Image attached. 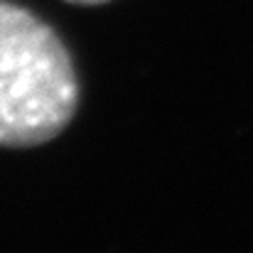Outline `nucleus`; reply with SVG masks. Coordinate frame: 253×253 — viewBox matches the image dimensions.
Segmentation results:
<instances>
[{"label":"nucleus","mask_w":253,"mask_h":253,"mask_svg":"<svg viewBox=\"0 0 253 253\" xmlns=\"http://www.w3.org/2000/svg\"><path fill=\"white\" fill-rule=\"evenodd\" d=\"M77 108L79 79L62 37L27 7L0 0V148L54 140Z\"/></svg>","instance_id":"f257e3e1"},{"label":"nucleus","mask_w":253,"mask_h":253,"mask_svg":"<svg viewBox=\"0 0 253 253\" xmlns=\"http://www.w3.org/2000/svg\"><path fill=\"white\" fill-rule=\"evenodd\" d=\"M72 5H103V2H111V0H67Z\"/></svg>","instance_id":"f03ea898"}]
</instances>
